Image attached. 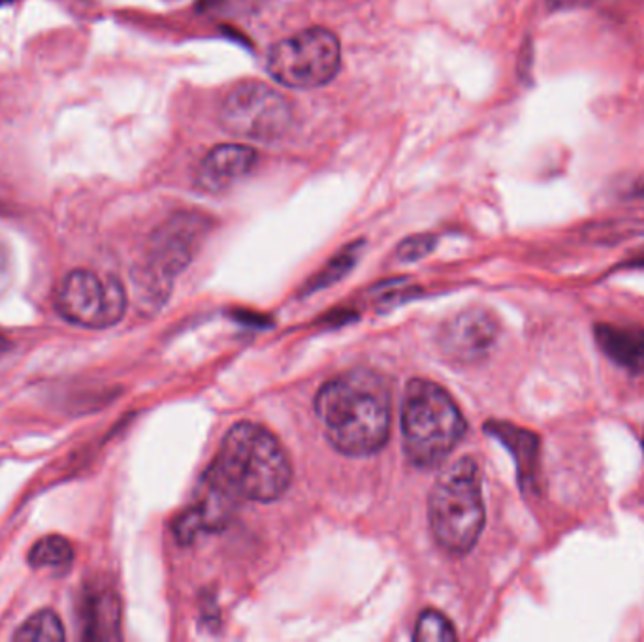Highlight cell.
Listing matches in <instances>:
<instances>
[{
  "mask_svg": "<svg viewBox=\"0 0 644 642\" xmlns=\"http://www.w3.org/2000/svg\"><path fill=\"white\" fill-rule=\"evenodd\" d=\"M290 481L289 456L274 435L255 422H238L226 432L202 488L208 498L230 509L243 501L281 498Z\"/></svg>",
  "mask_w": 644,
  "mask_h": 642,
  "instance_id": "1",
  "label": "cell"
},
{
  "mask_svg": "<svg viewBox=\"0 0 644 642\" xmlns=\"http://www.w3.org/2000/svg\"><path fill=\"white\" fill-rule=\"evenodd\" d=\"M315 411L328 441L347 456H370L390 435L392 398L387 381L371 370H353L322 386Z\"/></svg>",
  "mask_w": 644,
  "mask_h": 642,
  "instance_id": "2",
  "label": "cell"
},
{
  "mask_svg": "<svg viewBox=\"0 0 644 642\" xmlns=\"http://www.w3.org/2000/svg\"><path fill=\"white\" fill-rule=\"evenodd\" d=\"M466 434V418L451 394L432 381H411L402 402L405 456L419 467H435L451 456Z\"/></svg>",
  "mask_w": 644,
  "mask_h": 642,
  "instance_id": "3",
  "label": "cell"
},
{
  "mask_svg": "<svg viewBox=\"0 0 644 642\" xmlns=\"http://www.w3.org/2000/svg\"><path fill=\"white\" fill-rule=\"evenodd\" d=\"M483 486L473 458H460L437 477L428 498V522L435 543L454 556H464L483 533Z\"/></svg>",
  "mask_w": 644,
  "mask_h": 642,
  "instance_id": "4",
  "label": "cell"
},
{
  "mask_svg": "<svg viewBox=\"0 0 644 642\" xmlns=\"http://www.w3.org/2000/svg\"><path fill=\"white\" fill-rule=\"evenodd\" d=\"M204 230L202 215L178 213L153 232L144 262L134 273L140 300L157 307L166 300L174 277L189 266Z\"/></svg>",
  "mask_w": 644,
  "mask_h": 642,
  "instance_id": "5",
  "label": "cell"
},
{
  "mask_svg": "<svg viewBox=\"0 0 644 642\" xmlns=\"http://www.w3.org/2000/svg\"><path fill=\"white\" fill-rule=\"evenodd\" d=\"M268 72L289 89H317L334 80L341 66L338 36L328 29H306L277 42L268 55Z\"/></svg>",
  "mask_w": 644,
  "mask_h": 642,
  "instance_id": "6",
  "label": "cell"
},
{
  "mask_svg": "<svg viewBox=\"0 0 644 642\" xmlns=\"http://www.w3.org/2000/svg\"><path fill=\"white\" fill-rule=\"evenodd\" d=\"M219 119L232 136L253 142H275L290 130L292 106L264 81H240L223 100Z\"/></svg>",
  "mask_w": 644,
  "mask_h": 642,
  "instance_id": "7",
  "label": "cell"
},
{
  "mask_svg": "<svg viewBox=\"0 0 644 642\" xmlns=\"http://www.w3.org/2000/svg\"><path fill=\"white\" fill-rule=\"evenodd\" d=\"M55 305L65 321L85 328H110L127 311V290L115 277L102 279L91 270H74L61 281Z\"/></svg>",
  "mask_w": 644,
  "mask_h": 642,
  "instance_id": "8",
  "label": "cell"
},
{
  "mask_svg": "<svg viewBox=\"0 0 644 642\" xmlns=\"http://www.w3.org/2000/svg\"><path fill=\"white\" fill-rule=\"evenodd\" d=\"M500 324L486 309H467L445 322L439 332V349L456 364H473L492 351Z\"/></svg>",
  "mask_w": 644,
  "mask_h": 642,
  "instance_id": "9",
  "label": "cell"
},
{
  "mask_svg": "<svg viewBox=\"0 0 644 642\" xmlns=\"http://www.w3.org/2000/svg\"><path fill=\"white\" fill-rule=\"evenodd\" d=\"M257 162V151L249 145H217L204 157V161L200 162L198 181L204 189L211 193H219L243 177L249 176Z\"/></svg>",
  "mask_w": 644,
  "mask_h": 642,
  "instance_id": "10",
  "label": "cell"
},
{
  "mask_svg": "<svg viewBox=\"0 0 644 642\" xmlns=\"http://www.w3.org/2000/svg\"><path fill=\"white\" fill-rule=\"evenodd\" d=\"M594 336L601 353L616 366L631 373H644V328L597 324Z\"/></svg>",
  "mask_w": 644,
  "mask_h": 642,
  "instance_id": "11",
  "label": "cell"
},
{
  "mask_svg": "<svg viewBox=\"0 0 644 642\" xmlns=\"http://www.w3.org/2000/svg\"><path fill=\"white\" fill-rule=\"evenodd\" d=\"M486 430L513 452L522 488L526 490L533 486L539 469V437L528 430L503 422H492L486 426Z\"/></svg>",
  "mask_w": 644,
  "mask_h": 642,
  "instance_id": "12",
  "label": "cell"
},
{
  "mask_svg": "<svg viewBox=\"0 0 644 642\" xmlns=\"http://www.w3.org/2000/svg\"><path fill=\"white\" fill-rule=\"evenodd\" d=\"M27 562L40 571H65L74 562V548L61 535H46L29 550Z\"/></svg>",
  "mask_w": 644,
  "mask_h": 642,
  "instance_id": "13",
  "label": "cell"
},
{
  "mask_svg": "<svg viewBox=\"0 0 644 642\" xmlns=\"http://www.w3.org/2000/svg\"><path fill=\"white\" fill-rule=\"evenodd\" d=\"M14 641H65V627L53 610H38L27 622H23V626L17 629Z\"/></svg>",
  "mask_w": 644,
  "mask_h": 642,
  "instance_id": "14",
  "label": "cell"
},
{
  "mask_svg": "<svg viewBox=\"0 0 644 642\" xmlns=\"http://www.w3.org/2000/svg\"><path fill=\"white\" fill-rule=\"evenodd\" d=\"M119 626V609L112 595H98L89 609V629L91 639H115V629Z\"/></svg>",
  "mask_w": 644,
  "mask_h": 642,
  "instance_id": "15",
  "label": "cell"
},
{
  "mask_svg": "<svg viewBox=\"0 0 644 642\" xmlns=\"http://www.w3.org/2000/svg\"><path fill=\"white\" fill-rule=\"evenodd\" d=\"M413 639L417 642L456 641V631L451 620L439 610H424L417 620Z\"/></svg>",
  "mask_w": 644,
  "mask_h": 642,
  "instance_id": "16",
  "label": "cell"
},
{
  "mask_svg": "<svg viewBox=\"0 0 644 642\" xmlns=\"http://www.w3.org/2000/svg\"><path fill=\"white\" fill-rule=\"evenodd\" d=\"M356 255H358L356 245H351L349 249H345L343 253H339L338 257L334 258V260L326 266V270H324V272L315 279L313 289H321V287H326V285H330V283L338 281L339 277H343L345 273L349 272V268L355 264Z\"/></svg>",
  "mask_w": 644,
  "mask_h": 642,
  "instance_id": "17",
  "label": "cell"
},
{
  "mask_svg": "<svg viewBox=\"0 0 644 642\" xmlns=\"http://www.w3.org/2000/svg\"><path fill=\"white\" fill-rule=\"evenodd\" d=\"M435 247V238L430 234H419V236H411L407 240L402 241V245L398 247V257L405 260V262H413V260H420L426 257L428 253H432Z\"/></svg>",
  "mask_w": 644,
  "mask_h": 642,
  "instance_id": "18",
  "label": "cell"
},
{
  "mask_svg": "<svg viewBox=\"0 0 644 642\" xmlns=\"http://www.w3.org/2000/svg\"><path fill=\"white\" fill-rule=\"evenodd\" d=\"M10 255L6 247L0 243V292L8 287L10 283Z\"/></svg>",
  "mask_w": 644,
  "mask_h": 642,
  "instance_id": "19",
  "label": "cell"
},
{
  "mask_svg": "<svg viewBox=\"0 0 644 642\" xmlns=\"http://www.w3.org/2000/svg\"><path fill=\"white\" fill-rule=\"evenodd\" d=\"M590 0H548L552 8H573V6H582L588 4Z\"/></svg>",
  "mask_w": 644,
  "mask_h": 642,
  "instance_id": "20",
  "label": "cell"
},
{
  "mask_svg": "<svg viewBox=\"0 0 644 642\" xmlns=\"http://www.w3.org/2000/svg\"><path fill=\"white\" fill-rule=\"evenodd\" d=\"M10 351V341L0 334V358Z\"/></svg>",
  "mask_w": 644,
  "mask_h": 642,
  "instance_id": "21",
  "label": "cell"
},
{
  "mask_svg": "<svg viewBox=\"0 0 644 642\" xmlns=\"http://www.w3.org/2000/svg\"><path fill=\"white\" fill-rule=\"evenodd\" d=\"M6 2H10V0H0V4H6Z\"/></svg>",
  "mask_w": 644,
  "mask_h": 642,
  "instance_id": "22",
  "label": "cell"
},
{
  "mask_svg": "<svg viewBox=\"0 0 644 642\" xmlns=\"http://www.w3.org/2000/svg\"><path fill=\"white\" fill-rule=\"evenodd\" d=\"M641 264H644V260H643V262H641Z\"/></svg>",
  "mask_w": 644,
  "mask_h": 642,
  "instance_id": "23",
  "label": "cell"
},
{
  "mask_svg": "<svg viewBox=\"0 0 644 642\" xmlns=\"http://www.w3.org/2000/svg\"><path fill=\"white\" fill-rule=\"evenodd\" d=\"M643 447H644V439H643Z\"/></svg>",
  "mask_w": 644,
  "mask_h": 642,
  "instance_id": "24",
  "label": "cell"
}]
</instances>
